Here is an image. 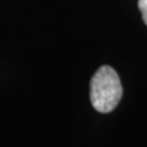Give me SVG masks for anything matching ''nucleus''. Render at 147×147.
<instances>
[{
	"instance_id": "obj_2",
	"label": "nucleus",
	"mask_w": 147,
	"mask_h": 147,
	"mask_svg": "<svg viewBox=\"0 0 147 147\" xmlns=\"http://www.w3.org/2000/svg\"><path fill=\"white\" fill-rule=\"evenodd\" d=\"M139 9L142 13V18H144L145 25L147 26V0H139Z\"/></svg>"
},
{
	"instance_id": "obj_1",
	"label": "nucleus",
	"mask_w": 147,
	"mask_h": 147,
	"mask_svg": "<svg viewBox=\"0 0 147 147\" xmlns=\"http://www.w3.org/2000/svg\"><path fill=\"white\" fill-rule=\"evenodd\" d=\"M123 87L117 71L112 66H100L91 80L90 97L93 108L99 113L112 112L120 102Z\"/></svg>"
}]
</instances>
